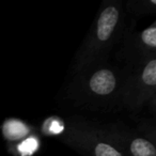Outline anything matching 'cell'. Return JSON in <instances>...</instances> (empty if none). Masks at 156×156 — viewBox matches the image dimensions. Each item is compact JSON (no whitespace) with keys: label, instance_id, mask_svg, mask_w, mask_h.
<instances>
[{"label":"cell","instance_id":"1","mask_svg":"<svg viewBox=\"0 0 156 156\" xmlns=\"http://www.w3.org/2000/svg\"><path fill=\"white\" fill-rule=\"evenodd\" d=\"M119 20V11L115 7H108L101 13L98 22V39L105 42L111 37Z\"/></svg>","mask_w":156,"mask_h":156},{"label":"cell","instance_id":"2","mask_svg":"<svg viewBox=\"0 0 156 156\" xmlns=\"http://www.w3.org/2000/svg\"><path fill=\"white\" fill-rule=\"evenodd\" d=\"M90 88L96 94L106 95L115 90V77L109 69H100L90 79Z\"/></svg>","mask_w":156,"mask_h":156},{"label":"cell","instance_id":"3","mask_svg":"<svg viewBox=\"0 0 156 156\" xmlns=\"http://www.w3.org/2000/svg\"><path fill=\"white\" fill-rule=\"evenodd\" d=\"M3 135L9 140H18V139L26 137L29 133V128L23 122L15 119L8 120L2 127Z\"/></svg>","mask_w":156,"mask_h":156},{"label":"cell","instance_id":"4","mask_svg":"<svg viewBox=\"0 0 156 156\" xmlns=\"http://www.w3.org/2000/svg\"><path fill=\"white\" fill-rule=\"evenodd\" d=\"M130 152L134 156H156V150L150 141L137 138L130 143Z\"/></svg>","mask_w":156,"mask_h":156},{"label":"cell","instance_id":"5","mask_svg":"<svg viewBox=\"0 0 156 156\" xmlns=\"http://www.w3.org/2000/svg\"><path fill=\"white\" fill-rule=\"evenodd\" d=\"M142 80L147 86L156 85V60H151L142 72Z\"/></svg>","mask_w":156,"mask_h":156},{"label":"cell","instance_id":"6","mask_svg":"<svg viewBox=\"0 0 156 156\" xmlns=\"http://www.w3.org/2000/svg\"><path fill=\"white\" fill-rule=\"evenodd\" d=\"M141 40L145 45L150 46V47L154 48L156 47V26L153 25L150 28L145 29L142 33H141Z\"/></svg>","mask_w":156,"mask_h":156},{"label":"cell","instance_id":"7","mask_svg":"<svg viewBox=\"0 0 156 156\" xmlns=\"http://www.w3.org/2000/svg\"><path fill=\"white\" fill-rule=\"evenodd\" d=\"M95 156H121V154L107 143H98L95 147Z\"/></svg>","mask_w":156,"mask_h":156},{"label":"cell","instance_id":"8","mask_svg":"<svg viewBox=\"0 0 156 156\" xmlns=\"http://www.w3.org/2000/svg\"><path fill=\"white\" fill-rule=\"evenodd\" d=\"M37 140H35V139H33V138H29V139H27L26 141H24V142L20 144V152H22V153H24V155H25V154H28V155H30V154H32L33 152L37 150Z\"/></svg>","mask_w":156,"mask_h":156},{"label":"cell","instance_id":"9","mask_svg":"<svg viewBox=\"0 0 156 156\" xmlns=\"http://www.w3.org/2000/svg\"><path fill=\"white\" fill-rule=\"evenodd\" d=\"M63 130V125H61L58 121H54L50 126V132L54 133V134H59V133Z\"/></svg>","mask_w":156,"mask_h":156}]
</instances>
